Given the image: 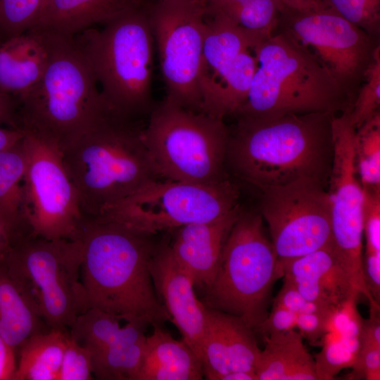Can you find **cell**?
I'll return each mask as SVG.
<instances>
[{
	"label": "cell",
	"mask_w": 380,
	"mask_h": 380,
	"mask_svg": "<svg viewBox=\"0 0 380 380\" xmlns=\"http://www.w3.org/2000/svg\"><path fill=\"white\" fill-rule=\"evenodd\" d=\"M18 101L10 94L0 91V124H8L12 128L19 129L17 121Z\"/></svg>",
	"instance_id": "cell-43"
},
{
	"label": "cell",
	"mask_w": 380,
	"mask_h": 380,
	"mask_svg": "<svg viewBox=\"0 0 380 380\" xmlns=\"http://www.w3.org/2000/svg\"><path fill=\"white\" fill-rule=\"evenodd\" d=\"M149 15L166 98L203 112L205 6L198 0H158L149 6Z\"/></svg>",
	"instance_id": "cell-11"
},
{
	"label": "cell",
	"mask_w": 380,
	"mask_h": 380,
	"mask_svg": "<svg viewBox=\"0 0 380 380\" xmlns=\"http://www.w3.org/2000/svg\"><path fill=\"white\" fill-rule=\"evenodd\" d=\"M94 379L92 353L68 336L58 380H91Z\"/></svg>",
	"instance_id": "cell-36"
},
{
	"label": "cell",
	"mask_w": 380,
	"mask_h": 380,
	"mask_svg": "<svg viewBox=\"0 0 380 380\" xmlns=\"http://www.w3.org/2000/svg\"><path fill=\"white\" fill-rule=\"evenodd\" d=\"M242 208L238 204L217 220L175 229L174 240L170 243L172 253L198 291L213 281L224 242Z\"/></svg>",
	"instance_id": "cell-19"
},
{
	"label": "cell",
	"mask_w": 380,
	"mask_h": 380,
	"mask_svg": "<svg viewBox=\"0 0 380 380\" xmlns=\"http://www.w3.org/2000/svg\"><path fill=\"white\" fill-rule=\"evenodd\" d=\"M283 6L280 0H249L229 18L246 30L270 35Z\"/></svg>",
	"instance_id": "cell-34"
},
{
	"label": "cell",
	"mask_w": 380,
	"mask_h": 380,
	"mask_svg": "<svg viewBox=\"0 0 380 380\" xmlns=\"http://www.w3.org/2000/svg\"><path fill=\"white\" fill-rule=\"evenodd\" d=\"M146 336L137 380H199L204 377L202 362L182 339H175L161 325Z\"/></svg>",
	"instance_id": "cell-22"
},
{
	"label": "cell",
	"mask_w": 380,
	"mask_h": 380,
	"mask_svg": "<svg viewBox=\"0 0 380 380\" xmlns=\"http://www.w3.org/2000/svg\"><path fill=\"white\" fill-rule=\"evenodd\" d=\"M325 6L380 39V0H322Z\"/></svg>",
	"instance_id": "cell-35"
},
{
	"label": "cell",
	"mask_w": 380,
	"mask_h": 380,
	"mask_svg": "<svg viewBox=\"0 0 380 380\" xmlns=\"http://www.w3.org/2000/svg\"><path fill=\"white\" fill-rule=\"evenodd\" d=\"M24 281L49 329L69 331L89 309L81 279L82 244L77 239L25 236L4 257Z\"/></svg>",
	"instance_id": "cell-9"
},
{
	"label": "cell",
	"mask_w": 380,
	"mask_h": 380,
	"mask_svg": "<svg viewBox=\"0 0 380 380\" xmlns=\"http://www.w3.org/2000/svg\"><path fill=\"white\" fill-rule=\"evenodd\" d=\"M146 121L123 115L105 102L85 131L62 151L84 218L100 216L163 180L142 139Z\"/></svg>",
	"instance_id": "cell-3"
},
{
	"label": "cell",
	"mask_w": 380,
	"mask_h": 380,
	"mask_svg": "<svg viewBox=\"0 0 380 380\" xmlns=\"http://www.w3.org/2000/svg\"><path fill=\"white\" fill-rule=\"evenodd\" d=\"M276 31L253 47L257 68L246 99L233 116L336 115L348 110V99L318 60L289 34Z\"/></svg>",
	"instance_id": "cell-5"
},
{
	"label": "cell",
	"mask_w": 380,
	"mask_h": 380,
	"mask_svg": "<svg viewBox=\"0 0 380 380\" xmlns=\"http://www.w3.org/2000/svg\"><path fill=\"white\" fill-rule=\"evenodd\" d=\"M24 136V132L16 128H2L0 127V151L11 148Z\"/></svg>",
	"instance_id": "cell-45"
},
{
	"label": "cell",
	"mask_w": 380,
	"mask_h": 380,
	"mask_svg": "<svg viewBox=\"0 0 380 380\" xmlns=\"http://www.w3.org/2000/svg\"><path fill=\"white\" fill-rule=\"evenodd\" d=\"M103 25L75 35V40L90 63L106 104L123 115L146 120L156 104L149 5L141 0Z\"/></svg>",
	"instance_id": "cell-6"
},
{
	"label": "cell",
	"mask_w": 380,
	"mask_h": 380,
	"mask_svg": "<svg viewBox=\"0 0 380 380\" xmlns=\"http://www.w3.org/2000/svg\"><path fill=\"white\" fill-rule=\"evenodd\" d=\"M26 165L23 139L0 151V221L12 234L15 242L30 234L24 213Z\"/></svg>",
	"instance_id": "cell-26"
},
{
	"label": "cell",
	"mask_w": 380,
	"mask_h": 380,
	"mask_svg": "<svg viewBox=\"0 0 380 380\" xmlns=\"http://www.w3.org/2000/svg\"><path fill=\"white\" fill-rule=\"evenodd\" d=\"M283 6L296 11H308L324 6L322 0H280Z\"/></svg>",
	"instance_id": "cell-46"
},
{
	"label": "cell",
	"mask_w": 380,
	"mask_h": 380,
	"mask_svg": "<svg viewBox=\"0 0 380 380\" xmlns=\"http://www.w3.org/2000/svg\"><path fill=\"white\" fill-rule=\"evenodd\" d=\"M363 189L362 231L366 250L362 267L366 287L374 300L380 301V189Z\"/></svg>",
	"instance_id": "cell-29"
},
{
	"label": "cell",
	"mask_w": 380,
	"mask_h": 380,
	"mask_svg": "<svg viewBox=\"0 0 380 380\" xmlns=\"http://www.w3.org/2000/svg\"><path fill=\"white\" fill-rule=\"evenodd\" d=\"M44 0H0V41L26 33L39 20Z\"/></svg>",
	"instance_id": "cell-32"
},
{
	"label": "cell",
	"mask_w": 380,
	"mask_h": 380,
	"mask_svg": "<svg viewBox=\"0 0 380 380\" xmlns=\"http://www.w3.org/2000/svg\"><path fill=\"white\" fill-rule=\"evenodd\" d=\"M228 135L224 119L186 109L166 97L155 104L142 131L163 179L201 184L231 179L225 166Z\"/></svg>",
	"instance_id": "cell-8"
},
{
	"label": "cell",
	"mask_w": 380,
	"mask_h": 380,
	"mask_svg": "<svg viewBox=\"0 0 380 380\" xmlns=\"http://www.w3.org/2000/svg\"><path fill=\"white\" fill-rule=\"evenodd\" d=\"M265 348L255 365L258 380H318L316 362L307 350L298 331L263 336Z\"/></svg>",
	"instance_id": "cell-24"
},
{
	"label": "cell",
	"mask_w": 380,
	"mask_h": 380,
	"mask_svg": "<svg viewBox=\"0 0 380 380\" xmlns=\"http://www.w3.org/2000/svg\"><path fill=\"white\" fill-rule=\"evenodd\" d=\"M100 309L90 308L79 315L68 334L80 346L92 354L115 346L132 342L144 337L148 324L139 322H127Z\"/></svg>",
	"instance_id": "cell-27"
},
{
	"label": "cell",
	"mask_w": 380,
	"mask_h": 380,
	"mask_svg": "<svg viewBox=\"0 0 380 380\" xmlns=\"http://www.w3.org/2000/svg\"><path fill=\"white\" fill-rule=\"evenodd\" d=\"M354 152L362 189H380V111L356 129Z\"/></svg>",
	"instance_id": "cell-31"
},
{
	"label": "cell",
	"mask_w": 380,
	"mask_h": 380,
	"mask_svg": "<svg viewBox=\"0 0 380 380\" xmlns=\"http://www.w3.org/2000/svg\"><path fill=\"white\" fill-rule=\"evenodd\" d=\"M327 186L301 180L260 191L259 213L279 260L333 245Z\"/></svg>",
	"instance_id": "cell-14"
},
{
	"label": "cell",
	"mask_w": 380,
	"mask_h": 380,
	"mask_svg": "<svg viewBox=\"0 0 380 380\" xmlns=\"http://www.w3.org/2000/svg\"><path fill=\"white\" fill-rule=\"evenodd\" d=\"M68 331L49 329L29 337L18 350L13 380H58Z\"/></svg>",
	"instance_id": "cell-28"
},
{
	"label": "cell",
	"mask_w": 380,
	"mask_h": 380,
	"mask_svg": "<svg viewBox=\"0 0 380 380\" xmlns=\"http://www.w3.org/2000/svg\"><path fill=\"white\" fill-rule=\"evenodd\" d=\"M331 113L235 117L229 127V177L260 191L301 180L327 186L333 156Z\"/></svg>",
	"instance_id": "cell-1"
},
{
	"label": "cell",
	"mask_w": 380,
	"mask_h": 380,
	"mask_svg": "<svg viewBox=\"0 0 380 380\" xmlns=\"http://www.w3.org/2000/svg\"><path fill=\"white\" fill-rule=\"evenodd\" d=\"M156 235L103 217L84 218L81 279L89 308L126 322H171L149 270L160 241Z\"/></svg>",
	"instance_id": "cell-2"
},
{
	"label": "cell",
	"mask_w": 380,
	"mask_h": 380,
	"mask_svg": "<svg viewBox=\"0 0 380 380\" xmlns=\"http://www.w3.org/2000/svg\"><path fill=\"white\" fill-rule=\"evenodd\" d=\"M207 308L202 344L204 377L220 380L233 372H255L260 349L254 331L235 315Z\"/></svg>",
	"instance_id": "cell-17"
},
{
	"label": "cell",
	"mask_w": 380,
	"mask_h": 380,
	"mask_svg": "<svg viewBox=\"0 0 380 380\" xmlns=\"http://www.w3.org/2000/svg\"><path fill=\"white\" fill-rule=\"evenodd\" d=\"M141 0H49L30 30L74 37Z\"/></svg>",
	"instance_id": "cell-23"
},
{
	"label": "cell",
	"mask_w": 380,
	"mask_h": 380,
	"mask_svg": "<svg viewBox=\"0 0 380 380\" xmlns=\"http://www.w3.org/2000/svg\"><path fill=\"white\" fill-rule=\"evenodd\" d=\"M146 336L92 354L93 376L101 380H137Z\"/></svg>",
	"instance_id": "cell-30"
},
{
	"label": "cell",
	"mask_w": 380,
	"mask_h": 380,
	"mask_svg": "<svg viewBox=\"0 0 380 380\" xmlns=\"http://www.w3.org/2000/svg\"><path fill=\"white\" fill-rule=\"evenodd\" d=\"M49 0H44V4H43V8H42V11L44 9V8L45 7V6L46 5V4L48 3Z\"/></svg>",
	"instance_id": "cell-48"
},
{
	"label": "cell",
	"mask_w": 380,
	"mask_h": 380,
	"mask_svg": "<svg viewBox=\"0 0 380 380\" xmlns=\"http://www.w3.org/2000/svg\"><path fill=\"white\" fill-rule=\"evenodd\" d=\"M273 303L282 306L296 313L308 312L317 310L324 306H330L305 299L293 283L284 279L282 287Z\"/></svg>",
	"instance_id": "cell-39"
},
{
	"label": "cell",
	"mask_w": 380,
	"mask_h": 380,
	"mask_svg": "<svg viewBox=\"0 0 380 380\" xmlns=\"http://www.w3.org/2000/svg\"><path fill=\"white\" fill-rule=\"evenodd\" d=\"M43 325L46 324L27 286L4 258L0 260L1 336L16 353L29 337L44 331Z\"/></svg>",
	"instance_id": "cell-21"
},
{
	"label": "cell",
	"mask_w": 380,
	"mask_h": 380,
	"mask_svg": "<svg viewBox=\"0 0 380 380\" xmlns=\"http://www.w3.org/2000/svg\"><path fill=\"white\" fill-rule=\"evenodd\" d=\"M14 243L13 236L0 221V260L5 257Z\"/></svg>",
	"instance_id": "cell-47"
},
{
	"label": "cell",
	"mask_w": 380,
	"mask_h": 380,
	"mask_svg": "<svg viewBox=\"0 0 380 380\" xmlns=\"http://www.w3.org/2000/svg\"><path fill=\"white\" fill-rule=\"evenodd\" d=\"M380 49L369 68L351 107L347 110L350 122L357 129L379 110Z\"/></svg>",
	"instance_id": "cell-33"
},
{
	"label": "cell",
	"mask_w": 380,
	"mask_h": 380,
	"mask_svg": "<svg viewBox=\"0 0 380 380\" xmlns=\"http://www.w3.org/2000/svg\"><path fill=\"white\" fill-rule=\"evenodd\" d=\"M27 32L40 39L47 63L39 81L18 96V126L56 144L62 152L85 131L105 101L74 37Z\"/></svg>",
	"instance_id": "cell-4"
},
{
	"label": "cell",
	"mask_w": 380,
	"mask_h": 380,
	"mask_svg": "<svg viewBox=\"0 0 380 380\" xmlns=\"http://www.w3.org/2000/svg\"><path fill=\"white\" fill-rule=\"evenodd\" d=\"M279 260L284 279L293 283L308 301L341 309L354 303L360 296L333 245Z\"/></svg>",
	"instance_id": "cell-18"
},
{
	"label": "cell",
	"mask_w": 380,
	"mask_h": 380,
	"mask_svg": "<svg viewBox=\"0 0 380 380\" xmlns=\"http://www.w3.org/2000/svg\"><path fill=\"white\" fill-rule=\"evenodd\" d=\"M270 35L250 31L227 15L206 18L203 50L202 94L205 96L229 70L238 56Z\"/></svg>",
	"instance_id": "cell-20"
},
{
	"label": "cell",
	"mask_w": 380,
	"mask_h": 380,
	"mask_svg": "<svg viewBox=\"0 0 380 380\" xmlns=\"http://www.w3.org/2000/svg\"><path fill=\"white\" fill-rule=\"evenodd\" d=\"M357 343L380 346L379 309L370 310V317L360 324Z\"/></svg>",
	"instance_id": "cell-41"
},
{
	"label": "cell",
	"mask_w": 380,
	"mask_h": 380,
	"mask_svg": "<svg viewBox=\"0 0 380 380\" xmlns=\"http://www.w3.org/2000/svg\"><path fill=\"white\" fill-rule=\"evenodd\" d=\"M355 132L346 111L334 115L327 193L334 248L358 293L372 303L374 299L366 287L362 267L363 189L355 167Z\"/></svg>",
	"instance_id": "cell-15"
},
{
	"label": "cell",
	"mask_w": 380,
	"mask_h": 380,
	"mask_svg": "<svg viewBox=\"0 0 380 380\" xmlns=\"http://www.w3.org/2000/svg\"><path fill=\"white\" fill-rule=\"evenodd\" d=\"M23 143L27 158L24 213L30 235L47 239H79L84 217L62 152L56 144L27 132Z\"/></svg>",
	"instance_id": "cell-13"
},
{
	"label": "cell",
	"mask_w": 380,
	"mask_h": 380,
	"mask_svg": "<svg viewBox=\"0 0 380 380\" xmlns=\"http://www.w3.org/2000/svg\"><path fill=\"white\" fill-rule=\"evenodd\" d=\"M201 4H203V5L205 4V2L207 0H198Z\"/></svg>",
	"instance_id": "cell-49"
},
{
	"label": "cell",
	"mask_w": 380,
	"mask_h": 380,
	"mask_svg": "<svg viewBox=\"0 0 380 380\" xmlns=\"http://www.w3.org/2000/svg\"><path fill=\"white\" fill-rule=\"evenodd\" d=\"M296 317L297 313L273 303L270 313L267 315L257 331L265 336L294 329L296 326Z\"/></svg>",
	"instance_id": "cell-40"
},
{
	"label": "cell",
	"mask_w": 380,
	"mask_h": 380,
	"mask_svg": "<svg viewBox=\"0 0 380 380\" xmlns=\"http://www.w3.org/2000/svg\"><path fill=\"white\" fill-rule=\"evenodd\" d=\"M239 195L231 179L213 184L163 179L143 187L98 217L157 234L217 220L239 204Z\"/></svg>",
	"instance_id": "cell-10"
},
{
	"label": "cell",
	"mask_w": 380,
	"mask_h": 380,
	"mask_svg": "<svg viewBox=\"0 0 380 380\" xmlns=\"http://www.w3.org/2000/svg\"><path fill=\"white\" fill-rule=\"evenodd\" d=\"M16 365L15 352L0 334V380H13Z\"/></svg>",
	"instance_id": "cell-42"
},
{
	"label": "cell",
	"mask_w": 380,
	"mask_h": 380,
	"mask_svg": "<svg viewBox=\"0 0 380 380\" xmlns=\"http://www.w3.org/2000/svg\"><path fill=\"white\" fill-rule=\"evenodd\" d=\"M249 0H207L206 15L222 14L229 17Z\"/></svg>",
	"instance_id": "cell-44"
},
{
	"label": "cell",
	"mask_w": 380,
	"mask_h": 380,
	"mask_svg": "<svg viewBox=\"0 0 380 380\" xmlns=\"http://www.w3.org/2000/svg\"><path fill=\"white\" fill-rule=\"evenodd\" d=\"M149 270L156 292L171 322L201 360L207 308L197 298L191 278L174 258L167 237L159 241Z\"/></svg>",
	"instance_id": "cell-16"
},
{
	"label": "cell",
	"mask_w": 380,
	"mask_h": 380,
	"mask_svg": "<svg viewBox=\"0 0 380 380\" xmlns=\"http://www.w3.org/2000/svg\"><path fill=\"white\" fill-rule=\"evenodd\" d=\"M351 367L353 371L348 374V379L379 380L380 346L358 343Z\"/></svg>",
	"instance_id": "cell-38"
},
{
	"label": "cell",
	"mask_w": 380,
	"mask_h": 380,
	"mask_svg": "<svg viewBox=\"0 0 380 380\" xmlns=\"http://www.w3.org/2000/svg\"><path fill=\"white\" fill-rule=\"evenodd\" d=\"M339 309L324 306L317 310L297 314L296 326L303 338L317 345L329 329V324Z\"/></svg>",
	"instance_id": "cell-37"
},
{
	"label": "cell",
	"mask_w": 380,
	"mask_h": 380,
	"mask_svg": "<svg viewBox=\"0 0 380 380\" xmlns=\"http://www.w3.org/2000/svg\"><path fill=\"white\" fill-rule=\"evenodd\" d=\"M284 275L260 213L242 208L223 246L210 284L201 291L208 308L241 318L254 331L267 315L274 283Z\"/></svg>",
	"instance_id": "cell-7"
},
{
	"label": "cell",
	"mask_w": 380,
	"mask_h": 380,
	"mask_svg": "<svg viewBox=\"0 0 380 380\" xmlns=\"http://www.w3.org/2000/svg\"><path fill=\"white\" fill-rule=\"evenodd\" d=\"M276 30L305 46L331 75L352 106L380 49V39L325 6L303 11L283 6Z\"/></svg>",
	"instance_id": "cell-12"
},
{
	"label": "cell",
	"mask_w": 380,
	"mask_h": 380,
	"mask_svg": "<svg viewBox=\"0 0 380 380\" xmlns=\"http://www.w3.org/2000/svg\"><path fill=\"white\" fill-rule=\"evenodd\" d=\"M47 63L37 35L27 32L0 46V91L18 96L36 84Z\"/></svg>",
	"instance_id": "cell-25"
}]
</instances>
